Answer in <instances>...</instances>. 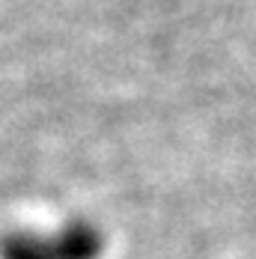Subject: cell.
<instances>
[{
	"label": "cell",
	"instance_id": "6da1fadb",
	"mask_svg": "<svg viewBox=\"0 0 256 259\" xmlns=\"http://www.w3.org/2000/svg\"><path fill=\"white\" fill-rule=\"evenodd\" d=\"M63 250L69 259H93L99 253V238L90 230H75L69 233V238L63 241Z\"/></svg>",
	"mask_w": 256,
	"mask_h": 259
}]
</instances>
